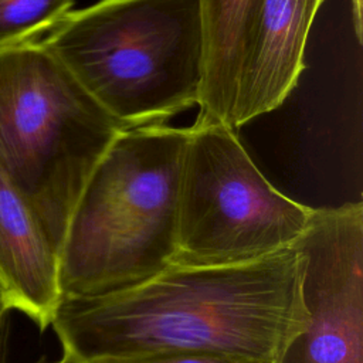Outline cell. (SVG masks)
<instances>
[{
  "mask_svg": "<svg viewBox=\"0 0 363 363\" xmlns=\"http://www.w3.org/2000/svg\"><path fill=\"white\" fill-rule=\"evenodd\" d=\"M75 0H0V50L43 37Z\"/></svg>",
  "mask_w": 363,
  "mask_h": 363,
  "instance_id": "obj_10",
  "label": "cell"
},
{
  "mask_svg": "<svg viewBox=\"0 0 363 363\" xmlns=\"http://www.w3.org/2000/svg\"><path fill=\"white\" fill-rule=\"evenodd\" d=\"M303 269L294 244L234 264H170L119 292L60 298L50 326L82 362L187 352L279 363L306 328Z\"/></svg>",
  "mask_w": 363,
  "mask_h": 363,
  "instance_id": "obj_1",
  "label": "cell"
},
{
  "mask_svg": "<svg viewBox=\"0 0 363 363\" xmlns=\"http://www.w3.org/2000/svg\"><path fill=\"white\" fill-rule=\"evenodd\" d=\"M0 288L10 309L28 316L41 330L51 325L61 298L58 252L1 170Z\"/></svg>",
  "mask_w": 363,
  "mask_h": 363,
  "instance_id": "obj_8",
  "label": "cell"
},
{
  "mask_svg": "<svg viewBox=\"0 0 363 363\" xmlns=\"http://www.w3.org/2000/svg\"><path fill=\"white\" fill-rule=\"evenodd\" d=\"M123 129L38 38L0 50V170L57 252L91 173Z\"/></svg>",
  "mask_w": 363,
  "mask_h": 363,
  "instance_id": "obj_4",
  "label": "cell"
},
{
  "mask_svg": "<svg viewBox=\"0 0 363 363\" xmlns=\"http://www.w3.org/2000/svg\"><path fill=\"white\" fill-rule=\"evenodd\" d=\"M305 257V330L279 363H363V206L313 208L294 242Z\"/></svg>",
  "mask_w": 363,
  "mask_h": 363,
  "instance_id": "obj_6",
  "label": "cell"
},
{
  "mask_svg": "<svg viewBox=\"0 0 363 363\" xmlns=\"http://www.w3.org/2000/svg\"><path fill=\"white\" fill-rule=\"evenodd\" d=\"M312 211L265 179L234 129L196 121L184 155L172 264L224 265L277 252L301 237Z\"/></svg>",
  "mask_w": 363,
  "mask_h": 363,
  "instance_id": "obj_5",
  "label": "cell"
},
{
  "mask_svg": "<svg viewBox=\"0 0 363 363\" xmlns=\"http://www.w3.org/2000/svg\"><path fill=\"white\" fill-rule=\"evenodd\" d=\"M190 128H126L91 173L58 251L61 298L130 288L173 262Z\"/></svg>",
  "mask_w": 363,
  "mask_h": 363,
  "instance_id": "obj_2",
  "label": "cell"
},
{
  "mask_svg": "<svg viewBox=\"0 0 363 363\" xmlns=\"http://www.w3.org/2000/svg\"><path fill=\"white\" fill-rule=\"evenodd\" d=\"M363 0H352V16H353V26H354V33L362 43V34H363Z\"/></svg>",
  "mask_w": 363,
  "mask_h": 363,
  "instance_id": "obj_12",
  "label": "cell"
},
{
  "mask_svg": "<svg viewBox=\"0 0 363 363\" xmlns=\"http://www.w3.org/2000/svg\"><path fill=\"white\" fill-rule=\"evenodd\" d=\"M6 354H7L6 346L0 345V363H6Z\"/></svg>",
  "mask_w": 363,
  "mask_h": 363,
  "instance_id": "obj_15",
  "label": "cell"
},
{
  "mask_svg": "<svg viewBox=\"0 0 363 363\" xmlns=\"http://www.w3.org/2000/svg\"><path fill=\"white\" fill-rule=\"evenodd\" d=\"M85 363H242L238 360L206 354V353H155L142 356H123V357H99Z\"/></svg>",
  "mask_w": 363,
  "mask_h": 363,
  "instance_id": "obj_11",
  "label": "cell"
},
{
  "mask_svg": "<svg viewBox=\"0 0 363 363\" xmlns=\"http://www.w3.org/2000/svg\"><path fill=\"white\" fill-rule=\"evenodd\" d=\"M323 0H264L244 69L235 130L277 109L296 86L313 18Z\"/></svg>",
  "mask_w": 363,
  "mask_h": 363,
  "instance_id": "obj_7",
  "label": "cell"
},
{
  "mask_svg": "<svg viewBox=\"0 0 363 363\" xmlns=\"http://www.w3.org/2000/svg\"><path fill=\"white\" fill-rule=\"evenodd\" d=\"M38 40L125 128L164 123L199 104L200 0H99Z\"/></svg>",
  "mask_w": 363,
  "mask_h": 363,
  "instance_id": "obj_3",
  "label": "cell"
},
{
  "mask_svg": "<svg viewBox=\"0 0 363 363\" xmlns=\"http://www.w3.org/2000/svg\"><path fill=\"white\" fill-rule=\"evenodd\" d=\"M9 311H11V309H10V306L6 301V296L0 288V329L9 322Z\"/></svg>",
  "mask_w": 363,
  "mask_h": 363,
  "instance_id": "obj_13",
  "label": "cell"
},
{
  "mask_svg": "<svg viewBox=\"0 0 363 363\" xmlns=\"http://www.w3.org/2000/svg\"><path fill=\"white\" fill-rule=\"evenodd\" d=\"M264 0H200L203 84L197 122L234 128L240 86Z\"/></svg>",
  "mask_w": 363,
  "mask_h": 363,
  "instance_id": "obj_9",
  "label": "cell"
},
{
  "mask_svg": "<svg viewBox=\"0 0 363 363\" xmlns=\"http://www.w3.org/2000/svg\"><path fill=\"white\" fill-rule=\"evenodd\" d=\"M50 363H85V362H82L79 357H77L71 352L62 350V356L58 360H54V362H50Z\"/></svg>",
  "mask_w": 363,
  "mask_h": 363,
  "instance_id": "obj_14",
  "label": "cell"
}]
</instances>
